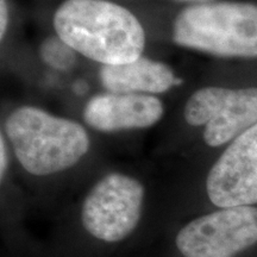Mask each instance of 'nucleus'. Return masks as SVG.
Listing matches in <instances>:
<instances>
[{"mask_svg": "<svg viewBox=\"0 0 257 257\" xmlns=\"http://www.w3.org/2000/svg\"><path fill=\"white\" fill-rule=\"evenodd\" d=\"M53 23L61 40L102 66L137 60L146 47V32L138 19L106 0H66Z\"/></svg>", "mask_w": 257, "mask_h": 257, "instance_id": "nucleus-1", "label": "nucleus"}, {"mask_svg": "<svg viewBox=\"0 0 257 257\" xmlns=\"http://www.w3.org/2000/svg\"><path fill=\"white\" fill-rule=\"evenodd\" d=\"M5 134L22 167L37 176L75 166L89 149L88 135L79 123L35 106L16 108L5 121Z\"/></svg>", "mask_w": 257, "mask_h": 257, "instance_id": "nucleus-2", "label": "nucleus"}, {"mask_svg": "<svg viewBox=\"0 0 257 257\" xmlns=\"http://www.w3.org/2000/svg\"><path fill=\"white\" fill-rule=\"evenodd\" d=\"M173 41L218 57H257V5L242 2L194 4L176 16Z\"/></svg>", "mask_w": 257, "mask_h": 257, "instance_id": "nucleus-3", "label": "nucleus"}, {"mask_svg": "<svg viewBox=\"0 0 257 257\" xmlns=\"http://www.w3.org/2000/svg\"><path fill=\"white\" fill-rule=\"evenodd\" d=\"M143 199L144 187L138 180L111 173L99 180L83 200V227L95 238L119 242L140 223Z\"/></svg>", "mask_w": 257, "mask_h": 257, "instance_id": "nucleus-4", "label": "nucleus"}, {"mask_svg": "<svg viewBox=\"0 0 257 257\" xmlns=\"http://www.w3.org/2000/svg\"><path fill=\"white\" fill-rule=\"evenodd\" d=\"M184 115L189 125H205L207 146L220 147L257 124V87L198 89L186 102Z\"/></svg>", "mask_w": 257, "mask_h": 257, "instance_id": "nucleus-5", "label": "nucleus"}, {"mask_svg": "<svg viewBox=\"0 0 257 257\" xmlns=\"http://www.w3.org/2000/svg\"><path fill=\"white\" fill-rule=\"evenodd\" d=\"M256 243L255 206L226 207L195 218L176 236V246L185 257H234Z\"/></svg>", "mask_w": 257, "mask_h": 257, "instance_id": "nucleus-6", "label": "nucleus"}, {"mask_svg": "<svg viewBox=\"0 0 257 257\" xmlns=\"http://www.w3.org/2000/svg\"><path fill=\"white\" fill-rule=\"evenodd\" d=\"M210 200L218 207L257 204V124L233 140L206 180Z\"/></svg>", "mask_w": 257, "mask_h": 257, "instance_id": "nucleus-7", "label": "nucleus"}, {"mask_svg": "<svg viewBox=\"0 0 257 257\" xmlns=\"http://www.w3.org/2000/svg\"><path fill=\"white\" fill-rule=\"evenodd\" d=\"M163 114L160 99L136 93H102L89 99L83 119L101 133L144 128L156 124Z\"/></svg>", "mask_w": 257, "mask_h": 257, "instance_id": "nucleus-8", "label": "nucleus"}, {"mask_svg": "<svg viewBox=\"0 0 257 257\" xmlns=\"http://www.w3.org/2000/svg\"><path fill=\"white\" fill-rule=\"evenodd\" d=\"M105 89L112 93L159 94L181 83L166 63L147 57L121 64H105L99 70Z\"/></svg>", "mask_w": 257, "mask_h": 257, "instance_id": "nucleus-9", "label": "nucleus"}, {"mask_svg": "<svg viewBox=\"0 0 257 257\" xmlns=\"http://www.w3.org/2000/svg\"><path fill=\"white\" fill-rule=\"evenodd\" d=\"M76 51L59 36L48 37L41 44V59L57 70H67L75 63Z\"/></svg>", "mask_w": 257, "mask_h": 257, "instance_id": "nucleus-10", "label": "nucleus"}, {"mask_svg": "<svg viewBox=\"0 0 257 257\" xmlns=\"http://www.w3.org/2000/svg\"><path fill=\"white\" fill-rule=\"evenodd\" d=\"M8 24H9L8 4H6L5 0H0V37H2V40L4 38L6 34Z\"/></svg>", "mask_w": 257, "mask_h": 257, "instance_id": "nucleus-11", "label": "nucleus"}, {"mask_svg": "<svg viewBox=\"0 0 257 257\" xmlns=\"http://www.w3.org/2000/svg\"><path fill=\"white\" fill-rule=\"evenodd\" d=\"M9 165V156H8V148H6L4 136L0 138V176L4 179V175L8 170Z\"/></svg>", "mask_w": 257, "mask_h": 257, "instance_id": "nucleus-12", "label": "nucleus"}, {"mask_svg": "<svg viewBox=\"0 0 257 257\" xmlns=\"http://www.w3.org/2000/svg\"><path fill=\"white\" fill-rule=\"evenodd\" d=\"M179 2H189L194 3V4H206V3H212L214 0H179Z\"/></svg>", "mask_w": 257, "mask_h": 257, "instance_id": "nucleus-13", "label": "nucleus"}]
</instances>
